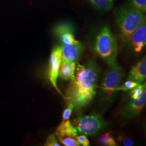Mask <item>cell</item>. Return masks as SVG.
Returning a JSON list of instances; mask_svg holds the SVG:
<instances>
[{
  "label": "cell",
  "instance_id": "6",
  "mask_svg": "<svg viewBox=\"0 0 146 146\" xmlns=\"http://www.w3.org/2000/svg\"><path fill=\"white\" fill-rule=\"evenodd\" d=\"M55 134L64 146H80L76 138L78 131L69 120L63 121L56 128Z\"/></svg>",
  "mask_w": 146,
  "mask_h": 146
},
{
  "label": "cell",
  "instance_id": "13",
  "mask_svg": "<svg viewBox=\"0 0 146 146\" xmlns=\"http://www.w3.org/2000/svg\"><path fill=\"white\" fill-rule=\"evenodd\" d=\"M77 63L78 62H75L61 61L58 72V77L65 80H73L75 76Z\"/></svg>",
  "mask_w": 146,
  "mask_h": 146
},
{
  "label": "cell",
  "instance_id": "23",
  "mask_svg": "<svg viewBox=\"0 0 146 146\" xmlns=\"http://www.w3.org/2000/svg\"><path fill=\"white\" fill-rule=\"evenodd\" d=\"M143 128H144V130L145 131V133L146 134V123H145V125H143Z\"/></svg>",
  "mask_w": 146,
  "mask_h": 146
},
{
  "label": "cell",
  "instance_id": "4",
  "mask_svg": "<svg viewBox=\"0 0 146 146\" xmlns=\"http://www.w3.org/2000/svg\"><path fill=\"white\" fill-rule=\"evenodd\" d=\"M125 75L124 70L117 63L105 71L100 87V93L104 100L106 102L112 100Z\"/></svg>",
  "mask_w": 146,
  "mask_h": 146
},
{
  "label": "cell",
  "instance_id": "20",
  "mask_svg": "<svg viewBox=\"0 0 146 146\" xmlns=\"http://www.w3.org/2000/svg\"><path fill=\"white\" fill-rule=\"evenodd\" d=\"M117 140L123 146H131L134 145V141L131 139L123 136H119L117 138Z\"/></svg>",
  "mask_w": 146,
  "mask_h": 146
},
{
  "label": "cell",
  "instance_id": "11",
  "mask_svg": "<svg viewBox=\"0 0 146 146\" xmlns=\"http://www.w3.org/2000/svg\"><path fill=\"white\" fill-rule=\"evenodd\" d=\"M54 33L62 45L78 42L73 34L72 27L67 23L58 25L55 28Z\"/></svg>",
  "mask_w": 146,
  "mask_h": 146
},
{
  "label": "cell",
  "instance_id": "12",
  "mask_svg": "<svg viewBox=\"0 0 146 146\" xmlns=\"http://www.w3.org/2000/svg\"><path fill=\"white\" fill-rule=\"evenodd\" d=\"M146 78V55L131 68L128 80L141 84Z\"/></svg>",
  "mask_w": 146,
  "mask_h": 146
},
{
  "label": "cell",
  "instance_id": "7",
  "mask_svg": "<svg viewBox=\"0 0 146 146\" xmlns=\"http://www.w3.org/2000/svg\"><path fill=\"white\" fill-rule=\"evenodd\" d=\"M61 61L62 46H55L52 49L49 58V78L52 86L59 94L63 96L57 86V80L58 77V72Z\"/></svg>",
  "mask_w": 146,
  "mask_h": 146
},
{
  "label": "cell",
  "instance_id": "5",
  "mask_svg": "<svg viewBox=\"0 0 146 146\" xmlns=\"http://www.w3.org/2000/svg\"><path fill=\"white\" fill-rule=\"evenodd\" d=\"M72 125L78 133L85 135L95 136L106 127V122L99 114L80 115L75 119Z\"/></svg>",
  "mask_w": 146,
  "mask_h": 146
},
{
  "label": "cell",
  "instance_id": "1",
  "mask_svg": "<svg viewBox=\"0 0 146 146\" xmlns=\"http://www.w3.org/2000/svg\"><path fill=\"white\" fill-rule=\"evenodd\" d=\"M99 66L94 59L85 64L77 63L75 76L68 86L66 99L74 110H79L89 104L96 93L99 77Z\"/></svg>",
  "mask_w": 146,
  "mask_h": 146
},
{
  "label": "cell",
  "instance_id": "8",
  "mask_svg": "<svg viewBox=\"0 0 146 146\" xmlns=\"http://www.w3.org/2000/svg\"><path fill=\"white\" fill-rule=\"evenodd\" d=\"M134 54H140L146 47V20L131 34L127 44Z\"/></svg>",
  "mask_w": 146,
  "mask_h": 146
},
{
  "label": "cell",
  "instance_id": "17",
  "mask_svg": "<svg viewBox=\"0 0 146 146\" xmlns=\"http://www.w3.org/2000/svg\"><path fill=\"white\" fill-rule=\"evenodd\" d=\"M131 6L139 11L146 12V0H130Z\"/></svg>",
  "mask_w": 146,
  "mask_h": 146
},
{
  "label": "cell",
  "instance_id": "16",
  "mask_svg": "<svg viewBox=\"0 0 146 146\" xmlns=\"http://www.w3.org/2000/svg\"><path fill=\"white\" fill-rule=\"evenodd\" d=\"M145 86L146 84L144 82L143 84H139L135 87L131 89V96L132 100L137 99L140 97V96L142 94L144 89L145 88Z\"/></svg>",
  "mask_w": 146,
  "mask_h": 146
},
{
  "label": "cell",
  "instance_id": "3",
  "mask_svg": "<svg viewBox=\"0 0 146 146\" xmlns=\"http://www.w3.org/2000/svg\"><path fill=\"white\" fill-rule=\"evenodd\" d=\"M93 50L109 67L117 63L118 45L116 38L107 26L102 27L95 38Z\"/></svg>",
  "mask_w": 146,
  "mask_h": 146
},
{
  "label": "cell",
  "instance_id": "14",
  "mask_svg": "<svg viewBox=\"0 0 146 146\" xmlns=\"http://www.w3.org/2000/svg\"><path fill=\"white\" fill-rule=\"evenodd\" d=\"M94 7L99 10L108 11L113 7L115 0H89Z\"/></svg>",
  "mask_w": 146,
  "mask_h": 146
},
{
  "label": "cell",
  "instance_id": "22",
  "mask_svg": "<svg viewBox=\"0 0 146 146\" xmlns=\"http://www.w3.org/2000/svg\"><path fill=\"white\" fill-rule=\"evenodd\" d=\"M76 138L80 145L84 146H88L90 145V143H89L88 139H87V136L85 135H77Z\"/></svg>",
  "mask_w": 146,
  "mask_h": 146
},
{
  "label": "cell",
  "instance_id": "21",
  "mask_svg": "<svg viewBox=\"0 0 146 146\" xmlns=\"http://www.w3.org/2000/svg\"><path fill=\"white\" fill-rule=\"evenodd\" d=\"M74 110V106L71 104H68V107L63 111L62 115L63 121L69 120Z\"/></svg>",
  "mask_w": 146,
  "mask_h": 146
},
{
  "label": "cell",
  "instance_id": "9",
  "mask_svg": "<svg viewBox=\"0 0 146 146\" xmlns=\"http://www.w3.org/2000/svg\"><path fill=\"white\" fill-rule=\"evenodd\" d=\"M145 88L142 93L137 99L132 100L122 109L121 115L124 119L129 120L140 114L146 106V80Z\"/></svg>",
  "mask_w": 146,
  "mask_h": 146
},
{
  "label": "cell",
  "instance_id": "15",
  "mask_svg": "<svg viewBox=\"0 0 146 146\" xmlns=\"http://www.w3.org/2000/svg\"><path fill=\"white\" fill-rule=\"evenodd\" d=\"M98 142L103 146H116L117 143L111 135V132L109 131L101 136L98 139Z\"/></svg>",
  "mask_w": 146,
  "mask_h": 146
},
{
  "label": "cell",
  "instance_id": "19",
  "mask_svg": "<svg viewBox=\"0 0 146 146\" xmlns=\"http://www.w3.org/2000/svg\"><path fill=\"white\" fill-rule=\"evenodd\" d=\"M45 146H60L58 142L55 134H52L48 136L46 141L44 143Z\"/></svg>",
  "mask_w": 146,
  "mask_h": 146
},
{
  "label": "cell",
  "instance_id": "10",
  "mask_svg": "<svg viewBox=\"0 0 146 146\" xmlns=\"http://www.w3.org/2000/svg\"><path fill=\"white\" fill-rule=\"evenodd\" d=\"M83 46L79 41L62 45L61 61L78 62L83 52Z\"/></svg>",
  "mask_w": 146,
  "mask_h": 146
},
{
  "label": "cell",
  "instance_id": "2",
  "mask_svg": "<svg viewBox=\"0 0 146 146\" xmlns=\"http://www.w3.org/2000/svg\"><path fill=\"white\" fill-rule=\"evenodd\" d=\"M146 20V16L142 11L131 6L116 13L115 21L122 45L127 44L131 34Z\"/></svg>",
  "mask_w": 146,
  "mask_h": 146
},
{
  "label": "cell",
  "instance_id": "18",
  "mask_svg": "<svg viewBox=\"0 0 146 146\" xmlns=\"http://www.w3.org/2000/svg\"><path fill=\"white\" fill-rule=\"evenodd\" d=\"M139 83L131 81V80H128L126 81L124 84L122 85H121L120 87L117 88V92L119 91H128L129 90H131L135 87L136 86L139 84Z\"/></svg>",
  "mask_w": 146,
  "mask_h": 146
}]
</instances>
